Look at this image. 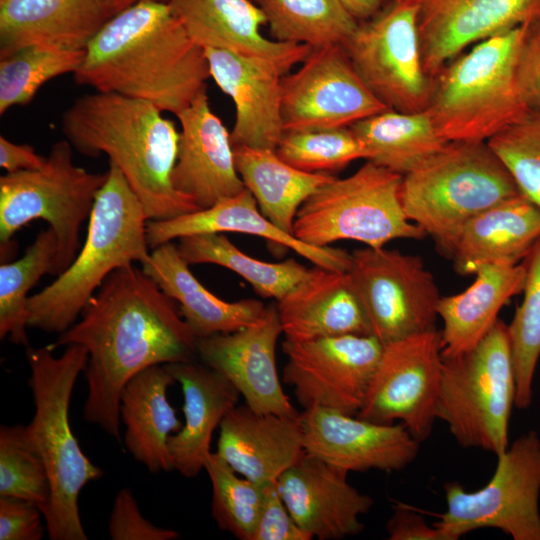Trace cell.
Segmentation results:
<instances>
[{
	"label": "cell",
	"instance_id": "obj_1",
	"mask_svg": "<svg viewBox=\"0 0 540 540\" xmlns=\"http://www.w3.org/2000/svg\"><path fill=\"white\" fill-rule=\"evenodd\" d=\"M197 342L175 301L131 264L105 279L80 319L49 347L86 348L84 419L120 443L126 384L148 367L195 360Z\"/></svg>",
	"mask_w": 540,
	"mask_h": 540
},
{
	"label": "cell",
	"instance_id": "obj_2",
	"mask_svg": "<svg viewBox=\"0 0 540 540\" xmlns=\"http://www.w3.org/2000/svg\"><path fill=\"white\" fill-rule=\"evenodd\" d=\"M73 76L78 85L144 100L177 115L206 89L210 71L204 49L169 4L143 0L103 25Z\"/></svg>",
	"mask_w": 540,
	"mask_h": 540
},
{
	"label": "cell",
	"instance_id": "obj_3",
	"mask_svg": "<svg viewBox=\"0 0 540 540\" xmlns=\"http://www.w3.org/2000/svg\"><path fill=\"white\" fill-rule=\"evenodd\" d=\"M62 131L79 153L109 157L142 203L148 220L200 210L173 186L180 132L155 105L95 91L77 98L66 109Z\"/></svg>",
	"mask_w": 540,
	"mask_h": 540
},
{
	"label": "cell",
	"instance_id": "obj_4",
	"mask_svg": "<svg viewBox=\"0 0 540 540\" xmlns=\"http://www.w3.org/2000/svg\"><path fill=\"white\" fill-rule=\"evenodd\" d=\"M148 218L120 169L109 162L107 178L88 219L84 245L71 265L28 299V327L61 334L116 269L150 256Z\"/></svg>",
	"mask_w": 540,
	"mask_h": 540
},
{
	"label": "cell",
	"instance_id": "obj_5",
	"mask_svg": "<svg viewBox=\"0 0 540 540\" xmlns=\"http://www.w3.org/2000/svg\"><path fill=\"white\" fill-rule=\"evenodd\" d=\"M26 355L35 406L27 428L51 485L50 504L44 515L47 533L52 540H87L78 498L82 488L101 478L103 471L81 450L69 422V405L75 382L87 365L88 351L72 344L59 357L49 346L27 347Z\"/></svg>",
	"mask_w": 540,
	"mask_h": 540
},
{
	"label": "cell",
	"instance_id": "obj_6",
	"mask_svg": "<svg viewBox=\"0 0 540 540\" xmlns=\"http://www.w3.org/2000/svg\"><path fill=\"white\" fill-rule=\"evenodd\" d=\"M520 194L506 166L484 141H449L403 175L400 186L407 218L447 255L473 217Z\"/></svg>",
	"mask_w": 540,
	"mask_h": 540
},
{
	"label": "cell",
	"instance_id": "obj_7",
	"mask_svg": "<svg viewBox=\"0 0 540 540\" xmlns=\"http://www.w3.org/2000/svg\"><path fill=\"white\" fill-rule=\"evenodd\" d=\"M527 24L474 44L433 78L426 111L446 141L487 142L530 110L516 79Z\"/></svg>",
	"mask_w": 540,
	"mask_h": 540
},
{
	"label": "cell",
	"instance_id": "obj_8",
	"mask_svg": "<svg viewBox=\"0 0 540 540\" xmlns=\"http://www.w3.org/2000/svg\"><path fill=\"white\" fill-rule=\"evenodd\" d=\"M516 397L508 325L497 320L471 350L443 358L436 418L463 448L502 454Z\"/></svg>",
	"mask_w": 540,
	"mask_h": 540
},
{
	"label": "cell",
	"instance_id": "obj_9",
	"mask_svg": "<svg viewBox=\"0 0 540 540\" xmlns=\"http://www.w3.org/2000/svg\"><path fill=\"white\" fill-rule=\"evenodd\" d=\"M401 181L402 175L367 160L352 175L324 184L302 204L293 235L318 247L354 240L381 248L395 239L425 238L405 215Z\"/></svg>",
	"mask_w": 540,
	"mask_h": 540
},
{
	"label": "cell",
	"instance_id": "obj_10",
	"mask_svg": "<svg viewBox=\"0 0 540 540\" xmlns=\"http://www.w3.org/2000/svg\"><path fill=\"white\" fill-rule=\"evenodd\" d=\"M107 178L73 162V147L66 140L50 148L46 164L36 170L6 173L0 177L1 248L35 219L49 224L57 238L53 275L65 271L80 248V229L89 219L96 196Z\"/></svg>",
	"mask_w": 540,
	"mask_h": 540
},
{
	"label": "cell",
	"instance_id": "obj_11",
	"mask_svg": "<svg viewBox=\"0 0 540 540\" xmlns=\"http://www.w3.org/2000/svg\"><path fill=\"white\" fill-rule=\"evenodd\" d=\"M446 510L433 524L446 540L479 529H498L513 540H540V435L529 431L497 456L489 482L476 491L444 485Z\"/></svg>",
	"mask_w": 540,
	"mask_h": 540
},
{
	"label": "cell",
	"instance_id": "obj_12",
	"mask_svg": "<svg viewBox=\"0 0 540 540\" xmlns=\"http://www.w3.org/2000/svg\"><path fill=\"white\" fill-rule=\"evenodd\" d=\"M343 47L364 84L388 109H427L433 79L423 67L413 0H395L360 22Z\"/></svg>",
	"mask_w": 540,
	"mask_h": 540
},
{
	"label": "cell",
	"instance_id": "obj_13",
	"mask_svg": "<svg viewBox=\"0 0 540 540\" xmlns=\"http://www.w3.org/2000/svg\"><path fill=\"white\" fill-rule=\"evenodd\" d=\"M348 271L365 307L371 334L383 346L436 329L441 295L419 256L366 247L351 253Z\"/></svg>",
	"mask_w": 540,
	"mask_h": 540
},
{
	"label": "cell",
	"instance_id": "obj_14",
	"mask_svg": "<svg viewBox=\"0 0 540 540\" xmlns=\"http://www.w3.org/2000/svg\"><path fill=\"white\" fill-rule=\"evenodd\" d=\"M442 350L437 329L384 345L357 416L381 424L400 421L419 443L427 440L437 420Z\"/></svg>",
	"mask_w": 540,
	"mask_h": 540
},
{
	"label": "cell",
	"instance_id": "obj_15",
	"mask_svg": "<svg viewBox=\"0 0 540 540\" xmlns=\"http://www.w3.org/2000/svg\"><path fill=\"white\" fill-rule=\"evenodd\" d=\"M283 381L303 409L321 407L357 415L364 405L383 345L371 335L286 340Z\"/></svg>",
	"mask_w": 540,
	"mask_h": 540
},
{
	"label": "cell",
	"instance_id": "obj_16",
	"mask_svg": "<svg viewBox=\"0 0 540 540\" xmlns=\"http://www.w3.org/2000/svg\"><path fill=\"white\" fill-rule=\"evenodd\" d=\"M285 131L350 127L388 108L364 84L341 45L313 48L281 78Z\"/></svg>",
	"mask_w": 540,
	"mask_h": 540
},
{
	"label": "cell",
	"instance_id": "obj_17",
	"mask_svg": "<svg viewBox=\"0 0 540 540\" xmlns=\"http://www.w3.org/2000/svg\"><path fill=\"white\" fill-rule=\"evenodd\" d=\"M282 333L277 306L270 304L237 331L199 338L197 357L228 379L252 410L298 416L277 372L276 344Z\"/></svg>",
	"mask_w": 540,
	"mask_h": 540
},
{
	"label": "cell",
	"instance_id": "obj_18",
	"mask_svg": "<svg viewBox=\"0 0 540 540\" xmlns=\"http://www.w3.org/2000/svg\"><path fill=\"white\" fill-rule=\"evenodd\" d=\"M306 454L349 472L401 471L417 457L419 442L402 424L371 422L321 407L300 413Z\"/></svg>",
	"mask_w": 540,
	"mask_h": 540
},
{
	"label": "cell",
	"instance_id": "obj_19",
	"mask_svg": "<svg viewBox=\"0 0 540 540\" xmlns=\"http://www.w3.org/2000/svg\"><path fill=\"white\" fill-rule=\"evenodd\" d=\"M422 63L433 79L469 45L540 16V0H413Z\"/></svg>",
	"mask_w": 540,
	"mask_h": 540
},
{
	"label": "cell",
	"instance_id": "obj_20",
	"mask_svg": "<svg viewBox=\"0 0 540 540\" xmlns=\"http://www.w3.org/2000/svg\"><path fill=\"white\" fill-rule=\"evenodd\" d=\"M347 475V471L304 453L277 479L286 507L312 539H343L364 530L361 517L374 501L352 486Z\"/></svg>",
	"mask_w": 540,
	"mask_h": 540
},
{
	"label": "cell",
	"instance_id": "obj_21",
	"mask_svg": "<svg viewBox=\"0 0 540 540\" xmlns=\"http://www.w3.org/2000/svg\"><path fill=\"white\" fill-rule=\"evenodd\" d=\"M172 14L203 49L226 50L274 67L283 76L312 51L261 33L267 19L252 0H170Z\"/></svg>",
	"mask_w": 540,
	"mask_h": 540
},
{
	"label": "cell",
	"instance_id": "obj_22",
	"mask_svg": "<svg viewBox=\"0 0 540 540\" xmlns=\"http://www.w3.org/2000/svg\"><path fill=\"white\" fill-rule=\"evenodd\" d=\"M176 116L181 130L174 188L200 210L245 189L236 170L230 132L211 110L206 89Z\"/></svg>",
	"mask_w": 540,
	"mask_h": 540
},
{
	"label": "cell",
	"instance_id": "obj_23",
	"mask_svg": "<svg viewBox=\"0 0 540 540\" xmlns=\"http://www.w3.org/2000/svg\"><path fill=\"white\" fill-rule=\"evenodd\" d=\"M210 77L235 105L230 132L233 146L276 150L285 133L282 119V74L244 56L205 48Z\"/></svg>",
	"mask_w": 540,
	"mask_h": 540
},
{
	"label": "cell",
	"instance_id": "obj_24",
	"mask_svg": "<svg viewBox=\"0 0 540 540\" xmlns=\"http://www.w3.org/2000/svg\"><path fill=\"white\" fill-rule=\"evenodd\" d=\"M276 306L286 340L372 336L365 307L349 271L315 265Z\"/></svg>",
	"mask_w": 540,
	"mask_h": 540
},
{
	"label": "cell",
	"instance_id": "obj_25",
	"mask_svg": "<svg viewBox=\"0 0 540 540\" xmlns=\"http://www.w3.org/2000/svg\"><path fill=\"white\" fill-rule=\"evenodd\" d=\"M219 427L216 453L238 474L257 483L277 481L305 453L300 414L259 413L237 404Z\"/></svg>",
	"mask_w": 540,
	"mask_h": 540
},
{
	"label": "cell",
	"instance_id": "obj_26",
	"mask_svg": "<svg viewBox=\"0 0 540 540\" xmlns=\"http://www.w3.org/2000/svg\"><path fill=\"white\" fill-rule=\"evenodd\" d=\"M223 232L264 238L270 244L295 251L314 265L340 271L350 268L351 253L331 246L309 245L282 231L261 213L255 198L246 188L206 209L165 220H148L146 227L151 249L189 235Z\"/></svg>",
	"mask_w": 540,
	"mask_h": 540
},
{
	"label": "cell",
	"instance_id": "obj_27",
	"mask_svg": "<svg viewBox=\"0 0 540 540\" xmlns=\"http://www.w3.org/2000/svg\"><path fill=\"white\" fill-rule=\"evenodd\" d=\"M110 18L101 0H0V58L31 45L85 50Z\"/></svg>",
	"mask_w": 540,
	"mask_h": 540
},
{
	"label": "cell",
	"instance_id": "obj_28",
	"mask_svg": "<svg viewBox=\"0 0 540 540\" xmlns=\"http://www.w3.org/2000/svg\"><path fill=\"white\" fill-rule=\"evenodd\" d=\"M181 385L184 423L170 435L173 469L181 475L197 476L209 455L212 434L241 396L222 374L195 360L166 364Z\"/></svg>",
	"mask_w": 540,
	"mask_h": 540
},
{
	"label": "cell",
	"instance_id": "obj_29",
	"mask_svg": "<svg viewBox=\"0 0 540 540\" xmlns=\"http://www.w3.org/2000/svg\"><path fill=\"white\" fill-rule=\"evenodd\" d=\"M539 237L540 207L520 194L473 217L449 256L456 272L470 275L483 265L521 263Z\"/></svg>",
	"mask_w": 540,
	"mask_h": 540
},
{
	"label": "cell",
	"instance_id": "obj_30",
	"mask_svg": "<svg viewBox=\"0 0 540 540\" xmlns=\"http://www.w3.org/2000/svg\"><path fill=\"white\" fill-rule=\"evenodd\" d=\"M143 272L179 305V311L199 339L237 331L255 321L265 305L256 299L228 302L211 293L192 274L171 241L152 249Z\"/></svg>",
	"mask_w": 540,
	"mask_h": 540
},
{
	"label": "cell",
	"instance_id": "obj_31",
	"mask_svg": "<svg viewBox=\"0 0 540 540\" xmlns=\"http://www.w3.org/2000/svg\"><path fill=\"white\" fill-rule=\"evenodd\" d=\"M175 383L166 365H154L136 374L120 398L126 449L151 473L174 470L168 440L182 423L168 401L167 390Z\"/></svg>",
	"mask_w": 540,
	"mask_h": 540
},
{
	"label": "cell",
	"instance_id": "obj_32",
	"mask_svg": "<svg viewBox=\"0 0 540 540\" xmlns=\"http://www.w3.org/2000/svg\"><path fill=\"white\" fill-rule=\"evenodd\" d=\"M474 282L464 291L441 296L437 313L442 320V356L461 355L492 329L501 308L513 296L522 293L525 266L483 265L474 273Z\"/></svg>",
	"mask_w": 540,
	"mask_h": 540
},
{
	"label": "cell",
	"instance_id": "obj_33",
	"mask_svg": "<svg viewBox=\"0 0 540 540\" xmlns=\"http://www.w3.org/2000/svg\"><path fill=\"white\" fill-rule=\"evenodd\" d=\"M236 170L255 198L261 213L282 231L293 235L302 204L335 178L330 173H310L282 160L276 150L233 146Z\"/></svg>",
	"mask_w": 540,
	"mask_h": 540
},
{
	"label": "cell",
	"instance_id": "obj_34",
	"mask_svg": "<svg viewBox=\"0 0 540 540\" xmlns=\"http://www.w3.org/2000/svg\"><path fill=\"white\" fill-rule=\"evenodd\" d=\"M370 152L371 161L405 175L440 151L447 143L428 112L387 109L351 125Z\"/></svg>",
	"mask_w": 540,
	"mask_h": 540
},
{
	"label": "cell",
	"instance_id": "obj_35",
	"mask_svg": "<svg viewBox=\"0 0 540 540\" xmlns=\"http://www.w3.org/2000/svg\"><path fill=\"white\" fill-rule=\"evenodd\" d=\"M187 264H216L242 278L264 298L281 300L307 275L308 268L290 258L271 263L255 259L238 249L222 233H202L185 236L177 245Z\"/></svg>",
	"mask_w": 540,
	"mask_h": 540
},
{
	"label": "cell",
	"instance_id": "obj_36",
	"mask_svg": "<svg viewBox=\"0 0 540 540\" xmlns=\"http://www.w3.org/2000/svg\"><path fill=\"white\" fill-rule=\"evenodd\" d=\"M264 12L271 39L312 48L343 46L359 22L340 0H252Z\"/></svg>",
	"mask_w": 540,
	"mask_h": 540
},
{
	"label": "cell",
	"instance_id": "obj_37",
	"mask_svg": "<svg viewBox=\"0 0 540 540\" xmlns=\"http://www.w3.org/2000/svg\"><path fill=\"white\" fill-rule=\"evenodd\" d=\"M57 238L48 227L41 230L19 259L0 266V338L29 347V291L45 274L54 273Z\"/></svg>",
	"mask_w": 540,
	"mask_h": 540
},
{
	"label": "cell",
	"instance_id": "obj_38",
	"mask_svg": "<svg viewBox=\"0 0 540 540\" xmlns=\"http://www.w3.org/2000/svg\"><path fill=\"white\" fill-rule=\"evenodd\" d=\"M84 55L85 50L31 45L0 58V114L29 104L51 79L74 74Z\"/></svg>",
	"mask_w": 540,
	"mask_h": 540
},
{
	"label": "cell",
	"instance_id": "obj_39",
	"mask_svg": "<svg viewBox=\"0 0 540 540\" xmlns=\"http://www.w3.org/2000/svg\"><path fill=\"white\" fill-rule=\"evenodd\" d=\"M525 266L523 299L508 325L513 356L515 406L527 409L532 401V387L540 359V237L522 261Z\"/></svg>",
	"mask_w": 540,
	"mask_h": 540
},
{
	"label": "cell",
	"instance_id": "obj_40",
	"mask_svg": "<svg viewBox=\"0 0 540 540\" xmlns=\"http://www.w3.org/2000/svg\"><path fill=\"white\" fill-rule=\"evenodd\" d=\"M211 486V515L220 530L240 540H252L264 501V484L238 474L211 452L205 462Z\"/></svg>",
	"mask_w": 540,
	"mask_h": 540
},
{
	"label": "cell",
	"instance_id": "obj_41",
	"mask_svg": "<svg viewBox=\"0 0 540 540\" xmlns=\"http://www.w3.org/2000/svg\"><path fill=\"white\" fill-rule=\"evenodd\" d=\"M0 496L28 501L43 517L48 510L50 480L27 425L0 427Z\"/></svg>",
	"mask_w": 540,
	"mask_h": 540
},
{
	"label": "cell",
	"instance_id": "obj_42",
	"mask_svg": "<svg viewBox=\"0 0 540 540\" xmlns=\"http://www.w3.org/2000/svg\"><path fill=\"white\" fill-rule=\"evenodd\" d=\"M276 153L291 166L310 173L332 174L355 160L370 158L350 127L285 131Z\"/></svg>",
	"mask_w": 540,
	"mask_h": 540
},
{
	"label": "cell",
	"instance_id": "obj_43",
	"mask_svg": "<svg viewBox=\"0 0 540 540\" xmlns=\"http://www.w3.org/2000/svg\"><path fill=\"white\" fill-rule=\"evenodd\" d=\"M487 143L520 192L540 207V112L528 110Z\"/></svg>",
	"mask_w": 540,
	"mask_h": 540
},
{
	"label": "cell",
	"instance_id": "obj_44",
	"mask_svg": "<svg viewBox=\"0 0 540 540\" xmlns=\"http://www.w3.org/2000/svg\"><path fill=\"white\" fill-rule=\"evenodd\" d=\"M108 532L112 540H175L179 533L155 526L143 517L129 488L120 489L114 499Z\"/></svg>",
	"mask_w": 540,
	"mask_h": 540
},
{
	"label": "cell",
	"instance_id": "obj_45",
	"mask_svg": "<svg viewBox=\"0 0 540 540\" xmlns=\"http://www.w3.org/2000/svg\"><path fill=\"white\" fill-rule=\"evenodd\" d=\"M264 501L252 540H311L286 507L277 481L264 485Z\"/></svg>",
	"mask_w": 540,
	"mask_h": 540
},
{
	"label": "cell",
	"instance_id": "obj_46",
	"mask_svg": "<svg viewBox=\"0 0 540 540\" xmlns=\"http://www.w3.org/2000/svg\"><path fill=\"white\" fill-rule=\"evenodd\" d=\"M516 79L528 108L540 112V16L527 24L518 56Z\"/></svg>",
	"mask_w": 540,
	"mask_h": 540
},
{
	"label": "cell",
	"instance_id": "obj_47",
	"mask_svg": "<svg viewBox=\"0 0 540 540\" xmlns=\"http://www.w3.org/2000/svg\"><path fill=\"white\" fill-rule=\"evenodd\" d=\"M43 513L34 504L0 496V540H40L47 531Z\"/></svg>",
	"mask_w": 540,
	"mask_h": 540
},
{
	"label": "cell",
	"instance_id": "obj_48",
	"mask_svg": "<svg viewBox=\"0 0 540 540\" xmlns=\"http://www.w3.org/2000/svg\"><path fill=\"white\" fill-rule=\"evenodd\" d=\"M386 524L390 540H446L443 533L406 504L396 503Z\"/></svg>",
	"mask_w": 540,
	"mask_h": 540
},
{
	"label": "cell",
	"instance_id": "obj_49",
	"mask_svg": "<svg viewBox=\"0 0 540 540\" xmlns=\"http://www.w3.org/2000/svg\"><path fill=\"white\" fill-rule=\"evenodd\" d=\"M46 161L47 156L38 154L31 145L16 144L0 136V166L6 173L40 169Z\"/></svg>",
	"mask_w": 540,
	"mask_h": 540
},
{
	"label": "cell",
	"instance_id": "obj_50",
	"mask_svg": "<svg viewBox=\"0 0 540 540\" xmlns=\"http://www.w3.org/2000/svg\"><path fill=\"white\" fill-rule=\"evenodd\" d=\"M393 1L395 0H340L359 23L373 18Z\"/></svg>",
	"mask_w": 540,
	"mask_h": 540
},
{
	"label": "cell",
	"instance_id": "obj_51",
	"mask_svg": "<svg viewBox=\"0 0 540 540\" xmlns=\"http://www.w3.org/2000/svg\"><path fill=\"white\" fill-rule=\"evenodd\" d=\"M101 1L104 4L107 11L109 12V14L111 15V17H113L114 15L121 12L122 10L143 0H101ZM156 1L168 3L170 0H156Z\"/></svg>",
	"mask_w": 540,
	"mask_h": 540
},
{
	"label": "cell",
	"instance_id": "obj_52",
	"mask_svg": "<svg viewBox=\"0 0 540 540\" xmlns=\"http://www.w3.org/2000/svg\"><path fill=\"white\" fill-rule=\"evenodd\" d=\"M539 435H540V432H539Z\"/></svg>",
	"mask_w": 540,
	"mask_h": 540
}]
</instances>
